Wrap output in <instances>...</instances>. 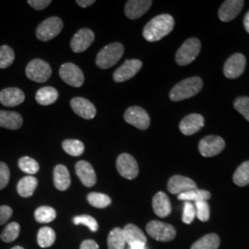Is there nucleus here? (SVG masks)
<instances>
[{
	"label": "nucleus",
	"instance_id": "nucleus-1",
	"mask_svg": "<svg viewBox=\"0 0 249 249\" xmlns=\"http://www.w3.org/2000/svg\"><path fill=\"white\" fill-rule=\"evenodd\" d=\"M175 26L174 18L169 14H160L150 20L143 29V37L148 42H157L168 36Z\"/></svg>",
	"mask_w": 249,
	"mask_h": 249
},
{
	"label": "nucleus",
	"instance_id": "nucleus-19",
	"mask_svg": "<svg viewBox=\"0 0 249 249\" xmlns=\"http://www.w3.org/2000/svg\"><path fill=\"white\" fill-rule=\"evenodd\" d=\"M151 0H129L124 7V14L128 18L136 19L143 16L151 7Z\"/></svg>",
	"mask_w": 249,
	"mask_h": 249
},
{
	"label": "nucleus",
	"instance_id": "nucleus-13",
	"mask_svg": "<svg viewBox=\"0 0 249 249\" xmlns=\"http://www.w3.org/2000/svg\"><path fill=\"white\" fill-rule=\"evenodd\" d=\"M142 67V62L139 59L125 60L124 64L115 71L113 79L116 82H124L125 80H130L141 71Z\"/></svg>",
	"mask_w": 249,
	"mask_h": 249
},
{
	"label": "nucleus",
	"instance_id": "nucleus-34",
	"mask_svg": "<svg viewBox=\"0 0 249 249\" xmlns=\"http://www.w3.org/2000/svg\"><path fill=\"white\" fill-rule=\"evenodd\" d=\"M64 151L71 156H80L84 151V144L79 140H66L62 143Z\"/></svg>",
	"mask_w": 249,
	"mask_h": 249
},
{
	"label": "nucleus",
	"instance_id": "nucleus-50",
	"mask_svg": "<svg viewBox=\"0 0 249 249\" xmlns=\"http://www.w3.org/2000/svg\"><path fill=\"white\" fill-rule=\"evenodd\" d=\"M11 249H24L22 247H14V248H12Z\"/></svg>",
	"mask_w": 249,
	"mask_h": 249
},
{
	"label": "nucleus",
	"instance_id": "nucleus-29",
	"mask_svg": "<svg viewBox=\"0 0 249 249\" xmlns=\"http://www.w3.org/2000/svg\"><path fill=\"white\" fill-rule=\"evenodd\" d=\"M220 244V237L216 233H209L195 242L191 249H218Z\"/></svg>",
	"mask_w": 249,
	"mask_h": 249
},
{
	"label": "nucleus",
	"instance_id": "nucleus-35",
	"mask_svg": "<svg viewBox=\"0 0 249 249\" xmlns=\"http://www.w3.org/2000/svg\"><path fill=\"white\" fill-rule=\"evenodd\" d=\"M20 226L18 223H10L5 227V229L1 232L0 238L5 243H11L16 240L19 235Z\"/></svg>",
	"mask_w": 249,
	"mask_h": 249
},
{
	"label": "nucleus",
	"instance_id": "nucleus-11",
	"mask_svg": "<svg viewBox=\"0 0 249 249\" xmlns=\"http://www.w3.org/2000/svg\"><path fill=\"white\" fill-rule=\"evenodd\" d=\"M59 76L67 84L79 88L84 82V75L80 68L73 63H66L60 67Z\"/></svg>",
	"mask_w": 249,
	"mask_h": 249
},
{
	"label": "nucleus",
	"instance_id": "nucleus-25",
	"mask_svg": "<svg viewBox=\"0 0 249 249\" xmlns=\"http://www.w3.org/2000/svg\"><path fill=\"white\" fill-rule=\"evenodd\" d=\"M23 123L22 116L17 112L12 111H0V126L10 129L16 130L18 129Z\"/></svg>",
	"mask_w": 249,
	"mask_h": 249
},
{
	"label": "nucleus",
	"instance_id": "nucleus-18",
	"mask_svg": "<svg viewBox=\"0 0 249 249\" xmlns=\"http://www.w3.org/2000/svg\"><path fill=\"white\" fill-rule=\"evenodd\" d=\"M76 174L81 183L87 187H93L96 184V174L91 164L86 160H80L76 163Z\"/></svg>",
	"mask_w": 249,
	"mask_h": 249
},
{
	"label": "nucleus",
	"instance_id": "nucleus-24",
	"mask_svg": "<svg viewBox=\"0 0 249 249\" xmlns=\"http://www.w3.org/2000/svg\"><path fill=\"white\" fill-rule=\"evenodd\" d=\"M71 175L68 168L63 164L56 165L53 169V185L55 188L60 191H66L71 187Z\"/></svg>",
	"mask_w": 249,
	"mask_h": 249
},
{
	"label": "nucleus",
	"instance_id": "nucleus-21",
	"mask_svg": "<svg viewBox=\"0 0 249 249\" xmlns=\"http://www.w3.org/2000/svg\"><path fill=\"white\" fill-rule=\"evenodd\" d=\"M25 100L24 92L18 88H7L0 91V103L4 107H14Z\"/></svg>",
	"mask_w": 249,
	"mask_h": 249
},
{
	"label": "nucleus",
	"instance_id": "nucleus-44",
	"mask_svg": "<svg viewBox=\"0 0 249 249\" xmlns=\"http://www.w3.org/2000/svg\"><path fill=\"white\" fill-rule=\"evenodd\" d=\"M12 214L13 211L9 206H0V225H3L4 223H7L12 216Z\"/></svg>",
	"mask_w": 249,
	"mask_h": 249
},
{
	"label": "nucleus",
	"instance_id": "nucleus-28",
	"mask_svg": "<svg viewBox=\"0 0 249 249\" xmlns=\"http://www.w3.org/2000/svg\"><path fill=\"white\" fill-rule=\"evenodd\" d=\"M211 193L207 190L203 189H193L190 191H187L185 193L179 194L178 196L179 200L185 201V202H198V201H207L211 198Z\"/></svg>",
	"mask_w": 249,
	"mask_h": 249
},
{
	"label": "nucleus",
	"instance_id": "nucleus-16",
	"mask_svg": "<svg viewBox=\"0 0 249 249\" xmlns=\"http://www.w3.org/2000/svg\"><path fill=\"white\" fill-rule=\"evenodd\" d=\"M205 119L199 114H190L185 116L179 124L180 131L186 136L196 133L204 126Z\"/></svg>",
	"mask_w": 249,
	"mask_h": 249
},
{
	"label": "nucleus",
	"instance_id": "nucleus-4",
	"mask_svg": "<svg viewBox=\"0 0 249 249\" xmlns=\"http://www.w3.org/2000/svg\"><path fill=\"white\" fill-rule=\"evenodd\" d=\"M201 45L198 39L190 38L180 46L176 54V61L179 66H187L193 62L200 52Z\"/></svg>",
	"mask_w": 249,
	"mask_h": 249
},
{
	"label": "nucleus",
	"instance_id": "nucleus-23",
	"mask_svg": "<svg viewBox=\"0 0 249 249\" xmlns=\"http://www.w3.org/2000/svg\"><path fill=\"white\" fill-rule=\"evenodd\" d=\"M152 208L155 214L160 217L164 218L168 216L172 212V206L170 202L168 196L163 192H158L152 199Z\"/></svg>",
	"mask_w": 249,
	"mask_h": 249
},
{
	"label": "nucleus",
	"instance_id": "nucleus-5",
	"mask_svg": "<svg viewBox=\"0 0 249 249\" xmlns=\"http://www.w3.org/2000/svg\"><path fill=\"white\" fill-rule=\"evenodd\" d=\"M26 76L33 81L43 83L49 80L52 75L50 65L42 59H34L27 65Z\"/></svg>",
	"mask_w": 249,
	"mask_h": 249
},
{
	"label": "nucleus",
	"instance_id": "nucleus-15",
	"mask_svg": "<svg viewBox=\"0 0 249 249\" xmlns=\"http://www.w3.org/2000/svg\"><path fill=\"white\" fill-rule=\"evenodd\" d=\"M167 188L171 194L179 195L187 191L196 189V183L190 178L176 175L170 178L167 184Z\"/></svg>",
	"mask_w": 249,
	"mask_h": 249
},
{
	"label": "nucleus",
	"instance_id": "nucleus-36",
	"mask_svg": "<svg viewBox=\"0 0 249 249\" xmlns=\"http://www.w3.org/2000/svg\"><path fill=\"white\" fill-rule=\"evenodd\" d=\"M87 199H88V202L92 207H95V208H98V209L107 208L112 202L110 196H107L106 194L98 193V192L89 193L88 196H87Z\"/></svg>",
	"mask_w": 249,
	"mask_h": 249
},
{
	"label": "nucleus",
	"instance_id": "nucleus-49",
	"mask_svg": "<svg viewBox=\"0 0 249 249\" xmlns=\"http://www.w3.org/2000/svg\"><path fill=\"white\" fill-rule=\"evenodd\" d=\"M145 249V246L144 245H135V246H132V247H130V249Z\"/></svg>",
	"mask_w": 249,
	"mask_h": 249
},
{
	"label": "nucleus",
	"instance_id": "nucleus-30",
	"mask_svg": "<svg viewBox=\"0 0 249 249\" xmlns=\"http://www.w3.org/2000/svg\"><path fill=\"white\" fill-rule=\"evenodd\" d=\"M125 244L123 229L116 227L110 231L107 238L108 249H124Z\"/></svg>",
	"mask_w": 249,
	"mask_h": 249
},
{
	"label": "nucleus",
	"instance_id": "nucleus-6",
	"mask_svg": "<svg viewBox=\"0 0 249 249\" xmlns=\"http://www.w3.org/2000/svg\"><path fill=\"white\" fill-rule=\"evenodd\" d=\"M63 29L62 19L50 17L45 19L36 30V36L40 41L47 42L58 36Z\"/></svg>",
	"mask_w": 249,
	"mask_h": 249
},
{
	"label": "nucleus",
	"instance_id": "nucleus-2",
	"mask_svg": "<svg viewBox=\"0 0 249 249\" xmlns=\"http://www.w3.org/2000/svg\"><path fill=\"white\" fill-rule=\"evenodd\" d=\"M203 81L199 77H191L180 81L170 91V99L173 102H179L190 98L197 94L202 89Z\"/></svg>",
	"mask_w": 249,
	"mask_h": 249
},
{
	"label": "nucleus",
	"instance_id": "nucleus-40",
	"mask_svg": "<svg viewBox=\"0 0 249 249\" xmlns=\"http://www.w3.org/2000/svg\"><path fill=\"white\" fill-rule=\"evenodd\" d=\"M196 208V216L201 222H207L210 219V206L207 201H198L194 203Z\"/></svg>",
	"mask_w": 249,
	"mask_h": 249
},
{
	"label": "nucleus",
	"instance_id": "nucleus-22",
	"mask_svg": "<svg viewBox=\"0 0 249 249\" xmlns=\"http://www.w3.org/2000/svg\"><path fill=\"white\" fill-rule=\"evenodd\" d=\"M124 240L125 243L128 244L129 247L135 245H146L147 238L146 235L138 226L134 224H127L123 229Z\"/></svg>",
	"mask_w": 249,
	"mask_h": 249
},
{
	"label": "nucleus",
	"instance_id": "nucleus-48",
	"mask_svg": "<svg viewBox=\"0 0 249 249\" xmlns=\"http://www.w3.org/2000/svg\"><path fill=\"white\" fill-rule=\"evenodd\" d=\"M244 26L246 31L249 34V11L246 14L245 18H244Z\"/></svg>",
	"mask_w": 249,
	"mask_h": 249
},
{
	"label": "nucleus",
	"instance_id": "nucleus-39",
	"mask_svg": "<svg viewBox=\"0 0 249 249\" xmlns=\"http://www.w3.org/2000/svg\"><path fill=\"white\" fill-rule=\"evenodd\" d=\"M73 223L76 224V225H85L89 228V230L91 231H98V223L97 221L89 216V215H80V216H76L74 217L73 219Z\"/></svg>",
	"mask_w": 249,
	"mask_h": 249
},
{
	"label": "nucleus",
	"instance_id": "nucleus-46",
	"mask_svg": "<svg viewBox=\"0 0 249 249\" xmlns=\"http://www.w3.org/2000/svg\"><path fill=\"white\" fill-rule=\"evenodd\" d=\"M80 249H99L98 244L93 240L83 241Z\"/></svg>",
	"mask_w": 249,
	"mask_h": 249
},
{
	"label": "nucleus",
	"instance_id": "nucleus-33",
	"mask_svg": "<svg viewBox=\"0 0 249 249\" xmlns=\"http://www.w3.org/2000/svg\"><path fill=\"white\" fill-rule=\"evenodd\" d=\"M232 180L235 185L245 187L249 184V160L243 162L233 174Z\"/></svg>",
	"mask_w": 249,
	"mask_h": 249
},
{
	"label": "nucleus",
	"instance_id": "nucleus-45",
	"mask_svg": "<svg viewBox=\"0 0 249 249\" xmlns=\"http://www.w3.org/2000/svg\"><path fill=\"white\" fill-rule=\"evenodd\" d=\"M52 3L51 0H29L28 4L36 9V10H42L47 8Z\"/></svg>",
	"mask_w": 249,
	"mask_h": 249
},
{
	"label": "nucleus",
	"instance_id": "nucleus-37",
	"mask_svg": "<svg viewBox=\"0 0 249 249\" xmlns=\"http://www.w3.org/2000/svg\"><path fill=\"white\" fill-rule=\"evenodd\" d=\"M15 59V53L9 45L0 46V69H7Z\"/></svg>",
	"mask_w": 249,
	"mask_h": 249
},
{
	"label": "nucleus",
	"instance_id": "nucleus-12",
	"mask_svg": "<svg viewBox=\"0 0 249 249\" xmlns=\"http://www.w3.org/2000/svg\"><path fill=\"white\" fill-rule=\"evenodd\" d=\"M247 59L242 53H234L231 55L224 64L223 73L228 79H236L241 76L246 69Z\"/></svg>",
	"mask_w": 249,
	"mask_h": 249
},
{
	"label": "nucleus",
	"instance_id": "nucleus-14",
	"mask_svg": "<svg viewBox=\"0 0 249 249\" xmlns=\"http://www.w3.org/2000/svg\"><path fill=\"white\" fill-rule=\"evenodd\" d=\"M94 41V34L89 29H80L75 34L71 42L72 51L75 53H81L89 48Z\"/></svg>",
	"mask_w": 249,
	"mask_h": 249
},
{
	"label": "nucleus",
	"instance_id": "nucleus-38",
	"mask_svg": "<svg viewBox=\"0 0 249 249\" xmlns=\"http://www.w3.org/2000/svg\"><path fill=\"white\" fill-rule=\"evenodd\" d=\"M18 164L19 169L28 175H36L40 168L39 163L35 159L28 156L21 157L18 160Z\"/></svg>",
	"mask_w": 249,
	"mask_h": 249
},
{
	"label": "nucleus",
	"instance_id": "nucleus-27",
	"mask_svg": "<svg viewBox=\"0 0 249 249\" xmlns=\"http://www.w3.org/2000/svg\"><path fill=\"white\" fill-rule=\"evenodd\" d=\"M58 98V92L53 87H43L36 92V102L41 106H50Z\"/></svg>",
	"mask_w": 249,
	"mask_h": 249
},
{
	"label": "nucleus",
	"instance_id": "nucleus-17",
	"mask_svg": "<svg viewBox=\"0 0 249 249\" xmlns=\"http://www.w3.org/2000/svg\"><path fill=\"white\" fill-rule=\"evenodd\" d=\"M72 110L84 119H92L96 115V108L89 100L82 97H75L71 102Z\"/></svg>",
	"mask_w": 249,
	"mask_h": 249
},
{
	"label": "nucleus",
	"instance_id": "nucleus-41",
	"mask_svg": "<svg viewBox=\"0 0 249 249\" xmlns=\"http://www.w3.org/2000/svg\"><path fill=\"white\" fill-rule=\"evenodd\" d=\"M233 107L249 121V97H238L234 101Z\"/></svg>",
	"mask_w": 249,
	"mask_h": 249
},
{
	"label": "nucleus",
	"instance_id": "nucleus-26",
	"mask_svg": "<svg viewBox=\"0 0 249 249\" xmlns=\"http://www.w3.org/2000/svg\"><path fill=\"white\" fill-rule=\"evenodd\" d=\"M38 186V180L34 176H27L21 178L17 185L18 195L22 197H30L33 196L36 187Z\"/></svg>",
	"mask_w": 249,
	"mask_h": 249
},
{
	"label": "nucleus",
	"instance_id": "nucleus-42",
	"mask_svg": "<svg viewBox=\"0 0 249 249\" xmlns=\"http://www.w3.org/2000/svg\"><path fill=\"white\" fill-rule=\"evenodd\" d=\"M196 217V208L192 202H185L182 221L187 224H190Z\"/></svg>",
	"mask_w": 249,
	"mask_h": 249
},
{
	"label": "nucleus",
	"instance_id": "nucleus-31",
	"mask_svg": "<svg viewBox=\"0 0 249 249\" xmlns=\"http://www.w3.org/2000/svg\"><path fill=\"white\" fill-rule=\"evenodd\" d=\"M55 238H56V236H55L54 231L52 228L47 227V226L41 228L37 234L38 245L43 249H46V248L53 246Z\"/></svg>",
	"mask_w": 249,
	"mask_h": 249
},
{
	"label": "nucleus",
	"instance_id": "nucleus-32",
	"mask_svg": "<svg viewBox=\"0 0 249 249\" xmlns=\"http://www.w3.org/2000/svg\"><path fill=\"white\" fill-rule=\"evenodd\" d=\"M56 217L55 210L49 206H41L36 209L35 218L36 222L40 223H48L53 222Z\"/></svg>",
	"mask_w": 249,
	"mask_h": 249
},
{
	"label": "nucleus",
	"instance_id": "nucleus-8",
	"mask_svg": "<svg viewBox=\"0 0 249 249\" xmlns=\"http://www.w3.org/2000/svg\"><path fill=\"white\" fill-rule=\"evenodd\" d=\"M116 169L119 175L125 179L132 180L139 175V165L137 160L128 153H122L116 160Z\"/></svg>",
	"mask_w": 249,
	"mask_h": 249
},
{
	"label": "nucleus",
	"instance_id": "nucleus-10",
	"mask_svg": "<svg viewBox=\"0 0 249 249\" xmlns=\"http://www.w3.org/2000/svg\"><path fill=\"white\" fill-rule=\"evenodd\" d=\"M225 147V142L219 136L210 135L202 139L198 144V150L202 156L213 157L223 151Z\"/></svg>",
	"mask_w": 249,
	"mask_h": 249
},
{
	"label": "nucleus",
	"instance_id": "nucleus-3",
	"mask_svg": "<svg viewBox=\"0 0 249 249\" xmlns=\"http://www.w3.org/2000/svg\"><path fill=\"white\" fill-rule=\"evenodd\" d=\"M124 53V46L120 43H113L105 46L96 56V65L102 70H107L120 60Z\"/></svg>",
	"mask_w": 249,
	"mask_h": 249
},
{
	"label": "nucleus",
	"instance_id": "nucleus-9",
	"mask_svg": "<svg viewBox=\"0 0 249 249\" xmlns=\"http://www.w3.org/2000/svg\"><path fill=\"white\" fill-rule=\"evenodd\" d=\"M124 118L126 123L132 124L135 127L142 130L147 129L151 124L150 116L142 107H132L127 108L124 112Z\"/></svg>",
	"mask_w": 249,
	"mask_h": 249
},
{
	"label": "nucleus",
	"instance_id": "nucleus-43",
	"mask_svg": "<svg viewBox=\"0 0 249 249\" xmlns=\"http://www.w3.org/2000/svg\"><path fill=\"white\" fill-rule=\"evenodd\" d=\"M10 178V172L9 166L5 163L0 161V190L4 189L8 186Z\"/></svg>",
	"mask_w": 249,
	"mask_h": 249
},
{
	"label": "nucleus",
	"instance_id": "nucleus-47",
	"mask_svg": "<svg viewBox=\"0 0 249 249\" xmlns=\"http://www.w3.org/2000/svg\"><path fill=\"white\" fill-rule=\"evenodd\" d=\"M76 3L81 8H88L95 3L94 0H77Z\"/></svg>",
	"mask_w": 249,
	"mask_h": 249
},
{
	"label": "nucleus",
	"instance_id": "nucleus-20",
	"mask_svg": "<svg viewBox=\"0 0 249 249\" xmlns=\"http://www.w3.org/2000/svg\"><path fill=\"white\" fill-rule=\"evenodd\" d=\"M245 2L241 0H227L224 1L219 9V18L224 22L230 21L235 18L244 7Z\"/></svg>",
	"mask_w": 249,
	"mask_h": 249
},
{
	"label": "nucleus",
	"instance_id": "nucleus-7",
	"mask_svg": "<svg viewBox=\"0 0 249 249\" xmlns=\"http://www.w3.org/2000/svg\"><path fill=\"white\" fill-rule=\"evenodd\" d=\"M146 231L153 239L160 242H169L177 235V231L173 225L160 221L150 222L146 226Z\"/></svg>",
	"mask_w": 249,
	"mask_h": 249
}]
</instances>
